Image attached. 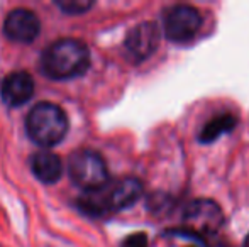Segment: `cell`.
<instances>
[{"instance_id":"cell-1","label":"cell","mask_w":249,"mask_h":247,"mask_svg":"<svg viewBox=\"0 0 249 247\" xmlns=\"http://www.w3.org/2000/svg\"><path fill=\"white\" fill-rule=\"evenodd\" d=\"M142 195V183L138 178L110 180L93 191H83L75 200V207L92 218H107L110 215L132 207Z\"/></svg>"},{"instance_id":"cell-2","label":"cell","mask_w":249,"mask_h":247,"mask_svg":"<svg viewBox=\"0 0 249 247\" xmlns=\"http://www.w3.org/2000/svg\"><path fill=\"white\" fill-rule=\"evenodd\" d=\"M90 68V49L83 41L61 37L46 46L39 58V69L46 78L71 80Z\"/></svg>"},{"instance_id":"cell-3","label":"cell","mask_w":249,"mask_h":247,"mask_svg":"<svg viewBox=\"0 0 249 247\" xmlns=\"http://www.w3.org/2000/svg\"><path fill=\"white\" fill-rule=\"evenodd\" d=\"M70 122L65 110L53 102H37L26 115V132L34 144L53 148L68 134Z\"/></svg>"},{"instance_id":"cell-4","label":"cell","mask_w":249,"mask_h":247,"mask_svg":"<svg viewBox=\"0 0 249 247\" xmlns=\"http://www.w3.org/2000/svg\"><path fill=\"white\" fill-rule=\"evenodd\" d=\"M66 173L73 185L83 191L99 190L110 181L104 156L93 149H78L71 152L66 159Z\"/></svg>"},{"instance_id":"cell-5","label":"cell","mask_w":249,"mask_h":247,"mask_svg":"<svg viewBox=\"0 0 249 247\" xmlns=\"http://www.w3.org/2000/svg\"><path fill=\"white\" fill-rule=\"evenodd\" d=\"M183 231L181 234L202 241L207 235H213L224 224L220 207L213 200L198 198L187 205L183 212Z\"/></svg>"},{"instance_id":"cell-6","label":"cell","mask_w":249,"mask_h":247,"mask_svg":"<svg viewBox=\"0 0 249 247\" xmlns=\"http://www.w3.org/2000/svg\"><path fill=\"white\" fill-rule=\"evenodd\" d=\"M202 27V16L195 7L178 3L164 12V36L173 43H185L197 36Z\"/></svg>"},{"instance_id":"cell-7","label":"cell","mask_w":249,"mask_h":247,"mask_svg":"<svg viewBox=\"0 0 249 247\" xmlns=\"http://www.w3.org/2000/svg\"><path fill=\"white\" fill-rule=\"evenodd\" d=\"M3 34L9 41L31 44L41 34V20L31 9L17 7L3 20Z\"/></svg>"},{"instance_id":"cell-8","label":"cell","mask_w":249,"mask_h":247,"mask_svg":"<svg viewBox=\"0 0 249 247\" xmlns=\"http://www.w3.org/2000/svg\"><path fill=\"white\" fill-rule=\"evenodd\" d=\"M161 41V31L156 22H141L127 33L124 39L125 51L134 61H144L156 53Z\"/></svg>"},{"instance_id":"cell-9","label":"cell","mask_w":249,"mask_h":247,"mask_svg":"<svg viewBox=\"0 0 249 247\" xmlns=\"http://www.w3.org/2000/svg\"><path fill=\"white\" fill-rule=\"evenodd\" d=\"M34 78L27 71H12L0 83V99L7 107H20L34 95Z\"/></svg>"},{"instance_id":"cell-10","label":"cell","mask_w":249,"mask_h":247,"mask_svg":"<svg viewBox=\"0 0 249 247\" xmlns=\"http://www.w3.org/2000/svg\"><path fill=\"white\" fill-rule=\"evenodd\" d=\"M33 175L44 185H53L63 176V163L56 152L43 149L31 156L29 159Z\"/></svg>"},{"instance_id":"cell-11","label":"cell","mask_w":249,"mask_h":247,"mask_svg":"<svg viewBox=\"0 0 249 247\" xmlns=\"http://www.w3.org/2000/svg\"><path fill=\"white\" fill-rule=\"evenodd\" d=\"M236 124H237V119L232 114H220V115H215L202 127V131H200V134H198V141L203 142V144H210V142L217 141L220 135L232 131V129L236 127Z\"/></svg>"},{"instance_id":"cell-12","label":"cell","mask_w":249,"mask_h":247,"mask_svg":"<svg viewBox=\"0 0 249 247\" xmlns=\"http://www.w3.org/2000/svg\"><path fill=\"white\" fill-rule=\"evenodd\" d=\"M56 5H58L65 14L78 16V14H83V12H87V10L92 9L93 2H89V0H66V2H56Z\"/></svg>"},{"instance_id":"cell-13","label":"cell","mask_w":249,"mask_h":247,"mask_svg":"<svg viewBox=\"0 0 249 247\" xmlns=\"http://www.w3.org/2000/svg\"><path fill=\"white\" fill-rule=\"evenodd\" d=\"M121 247H149L148 235H146L144 232H136V234H131L122 241Z\"/></svg>"},{"instance_id":"cell-14","label":"cell","mask_w":249,"mask_h":247,"mask_svg":"<svg viewBox=\"0 0 249 247\" xmlns=\"http://www.w3.org/2000/svg\"><path fill=\"white\" fill-rule=\"evenodd\" d=\"M244 247H249V235L246 237V241H244Z\"/></svg>"},{"instance_id":"cell-15","label":"cell","mask_w":249,"mask_h":247,"mask_svg":"<svg viewBox=\"0 0 249 247\" xmlns=\"http://www.w3.org/2000/svg\"><path fill=\"white\" fill-rule=\"evenodd\" d=\"M212 247H227L226 244H215V246H212Z\"/></svg>"},{"instance_id":"cell-16","label":"cell","mask_w":249,"mask_h":247,"mask_svg":"<svg viewBox=\"0 0 249 247\" xmlns=\"http://www.w3.org/2000/svg\"><path fill=\"white\" fill-rule=\"evenodd\" d=\"M190 247H194V246H190Z\"/></svg>"}]
</instances>
